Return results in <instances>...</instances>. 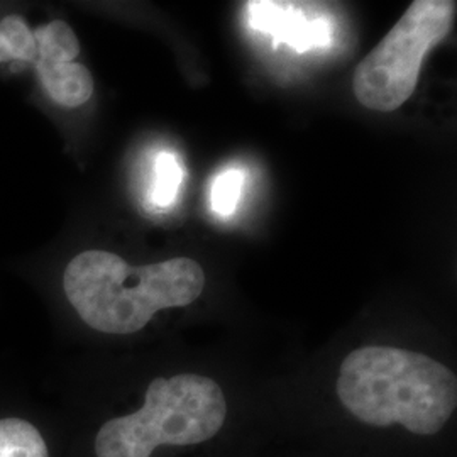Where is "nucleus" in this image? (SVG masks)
Masks as SVG:
<instances>
[{"instance_id": "obj_2", "label": "nucleus", "mask_w": 457, "mask_h": 457, "mask_svg": "<svg viewBox=\"0 0 457 457\" xmlns=\"http://www.w3.org/2000/svg\"><path fill=\"white\" fill-rule=\"evenodd\" d=\"M90 427V457H270L266 388L207 368L151 376Z\"/></svg>"}, {"instance_id": "obj_10", "label": "nucleus", "mask_w": 457, "mask_h": 457, "mask_svg": "<svg viewBox=\"0 0 457 457\" xmlns=\"http://www.w3.org/2000/svg\"><path fill=\"white\" fill-rule=\"evenodd\" d=\"M0 37L4 46L16 63H34L37 58V45L28 24L17 16H7L0 22Z\"/></svg>"}, {"instance_id": "obj_5", "label": "nucleus", "mask_w": 457, "mask_h": 457, "mask_svg": "<svg viewBox=\"0 0 457 457\" xmlns=\"http://www.w3.org/2000/svg\"><path fill=\"white\" fill-rule=\"evenodd\" d=\"M249 26L271 34L275 43H287L296 51H309L330 43V24L320 17L311 21L292 2H249Z\"/></svg>"}, {"instance_id": "obj_9", "label": "nucleus", "mask_w": 457, "mask_h": 457, "mask_svg": "<svg viewBox=\"0 0 457 457\" xmlns=\"http://www.w3.org/2000/svg\"><path fill=\"white\" fill-rule=\"evenodd\" d=\"M183 180L180 160L173 153H160L154 160L149 202L156 209H168L175 204Z\"/></svg>"}, {"instance_id": "obj_7", "label": "nucleus", "mask_w": 457, "mask_h": 457, "mask_svg": "<svg viewBox=\"0 0 457 457\" xmlns=\"http://www.w3.org/2000/svg\"><path fill=\"white\" fill-rule=\"evenodd\" d=\"M0 457H51L36 425L21 417L0 419Z\"/></svg>"}, {"instance_id": "obj_12", "label": "nucleus", "mask_w": 457, "mask_h": 457, "mask_svg": "<svg viewBox=\"0 0 457 457\" xmlns=\"http://www.w3.org/2000/svg\"><path fill=\"white\" fill-rule=\"evenodd\" d=\"M270 457H275V456H270Z\"/></svg>"}, {"instance_id": "obj_11", "label": "nucleus", "mask_w": 457, "mask_h": 457, "mask_svg": "<svg viewBox=\"0 0 457 457\" xmlns=\"http://www.w3.org/2000/svg\"><path fill=\"white\" fill-rule=\"evenodd\" d=\"M245 180V171L237 168H228L215 179L211 188V205L213 212L220 217H228L236 212Z\"/></svg>"}, {"instance_id": "obj_1", "label": "nucleus", "mask_w": 457, "mask_h": 457, "mask_svg": "<svg viewBox=\"0 0 457 457\" xmlns=\"http://www.w3.org/2000/svg\"><path fill=\"white\" fill-rule=\"evenodd\" d=\"M266 400L271 456L457 457L456 370L422 347L356 344Z\"/></svg>"}, {"instance_id": "obj_8", "label": "nucleus", "mask_w": 457, "mask_h": 457, "mask_svg": "<svg viewBox=\"0 0 457 457\" xmlns=\"http://www.w3.org/2000/svg\"><path fill=\"white\" fill-rule=\"evenodd\" d=\"M34 37L37 45L36 62H73L80 53V43L77 36L63 21H53L46 26L36 29Z\"/></svg>"}, {"instance_id": "obj_6", "label": "nucleus", "mask_w": 457, "mask_h": 457, "mask_svg": "<svg viewBox=\"0 0 457 457\" xmlns=\"http://www.w3.org/2000/svg\"><path fill=\"white\" fill-rule=\"evenodd\" d=\"M41 82L49 97L62 107H80L94 94V79L90 71L75 62H36Z\"/></svg>"}, {"instance_id": "obj_4", "label": "nucleus", "mask_w": 457, "mask_h": 457, "mask_svg": "<svg viewBox=\"0 0 457 457\" xmlns=\"http://www.w3.org/2000/svg\"><path fill=\"white\" fill-rule=\"evenodd\" d=\"M454 0H415L362 62L353 90L361 104L376 112H393L415 92L425 54L449 34Z\"/></svg>"}, {"instance_id": "obj_3", "label": "nucleus", "mask_w": 457, "mask_h": 457, "mask_svg": "<svg viewBox=\"0 0 457 457\" xmlns=\"http://www.w3.org/2000/svg\"><path fill=\"white\" fill-rule=\"evenodd\" d=\"M207 277L188 258L131 266L109 251H85L66 266L63 288L83 324L107 336H134L158 313L202 298Z\"/></svg>"}]
</instances>
